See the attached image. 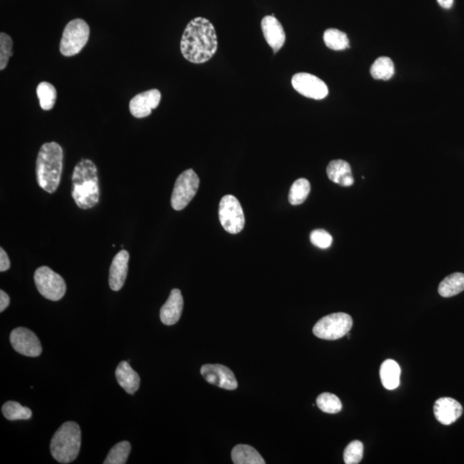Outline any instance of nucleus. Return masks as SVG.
<instances>
[{
  "instance_id": "1",
  "label": "nucleus",
  "mask_w": 464,
  "mask_h": 464,
  "mask_svg": "<svg viewBox=\"0 0 464 464\" xmlns=\"http://www.w3.org/2000/svg\"><path fill=\"white\" fill-rule=\"evenodd\" d=\"M217 50L215 26L205 17H198L188 24L181 40V52L185 59L194 64L211 60Z\"/></svg>"
},
{
  "instance_id": "2",
  "label": "nucleus",
  "mask_w": 464,
  "mask_h": 464,
  "mask_svg": "<svg viewBox=\"0 0 464 464\" xmlns=\"http://www.w3.org/2000/svg\"><path fill=\"white\" fill-rule=\"evenodd\" d=\"M72 195L79 208L87 210L99 202V173L92 160L83 158L75 166L72 177Z\"/></svg>"
},
{
  "instance_id": "3",
  "label": "nucleus",
  "mask_w": 464,
  "mask_h": 464,
  "mask_svg": "<svg viewBox=\"0 0 464 464\" xmlns=\"http://www.w3.org/2000/svg\"><path fill=\"white\" fill-rule=\"evenodd\" d=\"M63 150L59 144H42L36 160V177L43 190L53 194L59 187L63 168Z\"/></svg>"
},
{
  "instance_id": "4",
  "label": "nucleus",
  "mask_w": 464,
  "mask_h": 464,
  "mask_svg": "<svg viewBox=\"0 0 464 464\" xmlns=\"http://www.w3.org/2000/svg\"><path fill=\"white\" fill-rule=\"evenodd\" d=\"M81 447V430L77 423H64L54 433L50 451L58 463H70L78 458Z\"/></svg>"
},
{
  "instance_id": "5",
  "label": "nucleus",
  "mask_w": 464,
  "mask_h": 464,
  "mask_svg": "<svg viewBox=\"0 0 464 464\" xmlns=\"http://www.w3.org/2000/svg\"><path fill=\"white\" fill-rule=\"evenodd\" d=\"M90 38V27L85 20L77 18L67 24L60 44L63 56L72 57L81 52Z\"/></svg>"
},
{
  "instance_id": "6",
  "label": "nucleus",
  "mask_w": 464,
  "mask_h": 464,
  "mask_svg": "<svg viewBox=\"0 0 464 464\" xmlns=\"http://www.w3.org/2000/svg\"><path fill=\"white\" fill-rule=\"evenodd\" d=\"M353 324V318L350 315L333 313L320 319L314 326L313 333L322 340H338L349 333Z\"/></svg>"
},
{
  "instance_id": "7",
  "label": "nucleus",
  "mask_w": 464,
  "mask_h": 464,
  "mask_svg": "<svg viewBox=\"0 0 464 464\" xmlns=\"http://www.w3.org/2000/svg\"><path fill=\"white\" fill-rule=\"evenodd\" d=\"M34 280L38 292L47 299L59 301L66 295L67 285L64 279L49 267L38 268Z\"/></svg>"
},
{
  "instance_id": "8",
  "label": "nucleus",
  "mask_w": 464,
  "mask_h": 464,
  "mask_svg": "<svg viewBox=\"0 0 464 464\" xmlns=\"http://www.w3.org/2000/svg\"><path fill=\"white\" fill-rule=\"evenodd\" d=\"M219 217L221 226L231 234H238L244 229L245 217L240 202L233 195H226L219 203Z\"/></svg>"
},
{
  "instance_id": "9",
  "label": "nucleus",
  "mask_w": 464,
  "mask_h": 464,
  "mask_svg": "<svg viewBox=\"0 0 464 464\" xmlns=\"http://www.w3.org/2000/svg\"><path fill=\"white\" fill-rule=\"evenodd\" d=\"M199 179L193 169H187L176 179L172 195V206L176 211H181L190 204L197 194Z\"/></svg>"
},
{
  "instance_id": "10",
  "label": "nucleus",
  "mask_w": 464,
  "mask_h": 464,
  "mask_svg": "<svg viewBox=\"0 0 464 464\" xmlns=\"http://www.w3.org/2000/svg\"><path fill=\"white\" fill-rule=\"evenodd\" d=\"M292 85L297 92L308 99L322 100L329 95L327 85L317 76L299 72L293 76Z\"/></svg>"
},
{
  "instance_id": "11",
  "label": "nucleus",
  "mask_w": 464,
  "mask_h": 464,
  "mask_svg": "<svg viewBox=\"0 0 464 464\" xmlns=\"http://www.w3.org/2000/svg\"><path fill=\"white\" fill-rule=\"evenodd\" d=\"M10 343L18 354L27 357H38L42 347L38 337L30 329L17 328L13 329L10 336Z\"/></svg>"
},
{
  "instance_id": "12",
  "label": "nucleus",
  "mask_w": 464,
  "mask_h": 464,
  "mask_svg": "<svg viewBox=\"0 0 464 464\" xmlns=\"http://www.w3.org/2000/svg\"><path fill=\"white\" fill-rule=\"evenodd\" d=\"M201 373L206 382L222 389L234 390L238 388V381L231 370L222 365H204Z\"/></svg>"
},
{
  "instance_id": "13",
  "label": "nucleus",
  "mask_w": 464,
  "mask_h": 464,
  "mask_svg": "<svg viewBox=\"0 0 464 464\" xmlns=\"http://www.w3.org/2000/svg\"><path fill=\"white\" fill-rule=\"evenodd\" d=\"M161 93L157 89L138 94L130 101L129 110L135 118L147 117L161 101Z\"/></svg>"
},
{
  "instance_id": "14",
  "label": "nucleus",
  "mask_w": 464,
  "mask_h": 464,
  "mask_svg": "<svg viewBox=\"0 0 464 464\" xmlns=\"http://www.w3.org/2000/svg\"><path fill=\"white\" fill-rule=\"evenodd\" d=\"M434 415L442 425L449 426L463 415V407L458 401L451 397H442L435 401Z\"/></svg>"
},
{
  "instance_id": "15",
  "label": "nucleus",
  "mask_w": 464,
  "mask_h": 464,
  "mask_svg": "<svg viewBox=\"0 0 464 464\" xmlns=\"http://www.w3.org/2000/svg\"><path fill=\"white\" fill-rule=\"evenodd\" d=\"M129 253L122 249L112 260L108 283L111 290L118 292L125 284L129 272Z\"/></svg>"
},
{
  "instance_id": "16",
  "label": "nucleus",
  "mask_w": 464,
  "mask_h": 464,
  "mask_svg": "<svg viewBox=\"0 0 464 464\" xmlns=\"http://www.w3.org/2000/svg\"><path fill=\"white\" fill-rule=\"evenodd\" d=\"M260 26L268 45L274 50V53H276L285 42V33L282 24L276 17L271 15L263 18Z\"/></svg>"
},
{
  "instance_id": "17",
  "label": "nucleus",
  "mask_w": 464,
  "mask_h": 464,
  "mask_svg": "<svg viewBox=\"0 0 464 464\" xmlns=\"http://www.w3.org/2000/svg\"><path fill=\"white\" fill-rule=\"evenodd\" d=\"M183 310V298L179 289H173L168 300L160 310V319L165 325H174L180 320Z\"/></svg>"
},
{
  "instance_id": "18",
  "label": "nucleus",
  "mask_w": 464,
  "mask_h": 464,
  "mask_svg": "<svg viewBox=\"0 0 464 464\" xmlns=\"http://www.w3.org/2000/svg\"><path fill=\"white\" fill-rule=\"evenodd\" d=\"M115 378L126 393L133 395L139 390L140 378L129 362L122 361L116 368Z\"/></svg>"
},
{
  "instance_id": "19",
  "label": "nucleus",
  "mask_w": 464,
  "mask_h": 464,
  "mask_svg": "<svg viewBox=\"0 0 464 464\" xmlns=\"http://www.w3.org/2000/svg\"><path fill=\"white\" fill-rule=\"evenodd\" d=\"M327 175L333 183L342 187H350L354 183L351 166L344 160H333L327 167Z\"/></svg>"
},
{
  "instance_id": "20",
  "label": "nucleus",
  "mask_w": 464,
  "mask_h": 464,
  "mask_svg": "<svg viewBox=\"0 0 464 464\" xmlns=\"http://www.w3.org/2000/svg\"><path fill=\"white\" fill-rule=\"evenodd\" d=\"M401 368L393 360L383 362L380 368V379L386 389L393 390L400 384Z\"/></svg>"
},
{
  "instance_id": "21",
  "label": "nucleus",
  "mask_w": 464,
  "mask_h": 464,
  "mask_svg": "<svg viewBox=\"0 0 464 464\" xmlns=\"http://www.w3.org/2000/svg\"><path fill=\"white\" fill-rule=\"evenodd\" d=\"M235 464H265V461L255 448L246 445H238L231 451Z\"/></svg>"
},
{
  "instance_id": "22",
  "label": "nucleus",
  "mask_w": 464,
  "mask_h": 464,
  "mask_svg": "<svg viewBox=\"0 0 464 464\" xmlns=\"http://www.w3.org/2000/svg\"><path fill=\"white\" fill-rule=\"evenodd\" d=\"M438 293L443 298H451L464 291V274L454 273L445 278L438 285Z\"/></svg>"
},
{
  "instance_id": "23",
  "label": "nucleus",
  "mask_w": 464,
  "mask_h": 464,
  "mask_svg": "<svg viewBox=\"0 0 464 464\" xmlns=\"http://www.w3.org/2000/svg\"><path fill=\"white\" fill-rule=\"evenodd\" d=\"M36 93L40 101V106L43 110H50L54 106L57 99V90L52 83L48 82L40 83Z\"/></svg>"
},
{
  "instance_id": "24",
  "label": "nucleus",
  "mask_w": 464,
  "mask_h": 464,
  "mask_svg": "<svg viewBox=\"0 0 464 464\" xmlns=\"http://www.w3.org/2000/svg\"><path fill=\"white\" fill-rule=\"evenodd\" d=\"M395 67L393 61L389 57H379L371 67L373 78L380 81H389L393 77Z\"/></svg>"
},
{
  "instance_id": "25",
  "label": "nucleus",
  "mask_w": 464,
  "mask_h": 464,
  "mask_svg": "<svg viewBox=\"0 0 464 464\" xmlns=\"http://www.w3.org/2000/svg\"><path fill=\"white\" fill-rule=\"evenodd\" d=\"M325 45L335 51H342L349 48V40L344 32L336 28H329L324 34Z\"/></svg>"
},
{
  "instance_id": "26",
  "label": "nucleus",
  "mask_w": 464,
  "mask_h": 464,
  "mask_svg": "<svg viewBox=\"0 0 464 464\" xmlns=\"http://www.w3.org/2000/svg\"><path fill=\"white\" fill-rule=\"evenodd\" d=\"M310 192V184L306 179L295 181L290 190L288 199L290 204L298 206L306 201Z\"/></svg>"
},
{
  "instance_id": "27",
  "label": "nucleus",
  "mask_w": 464,
  "mask_h": 464,
  "mask_svg": "<svg viewBox=\"0 0 464 464\" xmlns=\"http://www.w3.org/2000/svg\"><path fill=\"white\" fill-rule=\"evenodd\" d=\"M3 416L9 420H30L32 411L27 407H24L17 401H10L6 402L2 407Z\"/></svg>"
},
{
  "instance_id": "28",
  "label": "nucleus",
  "mask_w": 464,
  "mask_h": 464,
  "mask_svg": "<svg viewBox=\"0 0 464 464\" xmlns=\"http://www.w3.org/2000/svg\"><path fill=\"white\" fill-rule=\"evenodd\" d=\"M131 451V445L128 441L119 442L115 445L108 452L104 464H125L128 461L129 456Z\"/></svg>"
},
{
  "instance_id": "29",
  "label": "nucleus",
  "mask_w": 464,
  "mask_h": 464,
  "mask_svg": "<svg viewBox=\"0 0 464 464\" xmlns=\"http://www.w3.org/2000/svg\"><path fill=\"white\" fill-rule=\"evenodd\" d=\"M317 407L327 414H337L342 411V404L338 397L331 393H322L317 399Z\"/></svg>"
},
{
  "instance_id": "30",
  "label": "nucleus",
  "mask_w": 464,
  "mask_h": 464,
  "mask_svg": "<svg viewBox=\"0 0 464 464\" xmlns=\"http://www.w3.org/2000/svg\"><path fill=\"white\" fill-rule=\"evenodd\" d=\"M364 456V445L360 440H354L344 451V462L346 464L360 463Z\"/></svg>"
},
{
  "instance_id": "31",
  "label": "nucleus",
  "mask_w": 464,
  "mask_h": 464,
  "mask_svg": "<svg viewBox=\"0 0 464 464\" xmlns=\"http://www.w3.org/2000/svg\"><path fill=\"white\" fill-rule=\"evenodd\" d=\"M13 39L10 36L1 32L0 33V70L7 67L9 59L13 56Z\"/></svg>"
},
{
  "instance_id": "32",
  "label": "nucleus",
  "mask_w": 464,
  "mask_h": 464,
  "mask_svg": "<svg viewBox=\"0 0 464 464\" xmlns=\"http://www.w3.org/2000/svg\"><path fill=\"white\" fill-rule=\"evenodd\" d=\"M310 238L311 244L322 249L331 247L333 242L332 235L328 231L322 229L311 232Z\"/></svg>"
},
{
  "instance_id": "33",
  "label": "nucleus",
  "mask_w": 464,
  "mask_h": 464,
  "mask_svg": "<svg viewBox=\"0 0 464 464\" xmlns=\"http://www.w3.org/2000/svg\"><path fill=\"white\" fill-rule=\"evenodd\" d=\"M10 262L8 256L3 248L0 249V272H6L9 270Z\"/></svg>"
},
{
  "instance_id": "34",
  "label": "nucleus",
  "mask_w": 464,
  "mask_h": 464,
  "mask_svg": "<svg viewBox=\"0 0 464 464\" xmlns=\"http://www.w3.org/2000/svg\"><path fill=\"white\" fill-rule=\"evenodd\" d=\"M9 304L10 298L8 295L1 290V291H0V313H3V311L9 306Z\"/></svg>"
},
{
  "instance_id": "35",
  "label": "nucleus",
  "mask_w": 464,
  "mask_h": 464,
  "mask_svg": "<svg viewBox=\"0 0 464 464\" xmlns=\"http://www.w3.org/2000/svg\"><path fill=\"white\" fill-rule=\"evenodd\" d=\"M437 1L444 9H451L454 3V0H437Z\"/></svg>"
}]
</instances>
